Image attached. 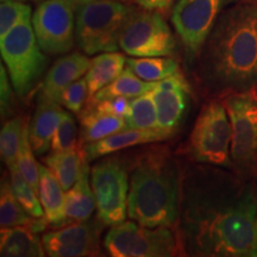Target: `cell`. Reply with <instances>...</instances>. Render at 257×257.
I'll return each instance as SVG.
<instances>
[{
  "mask_svg": "<svg viewBox=\"0 0 257 257\" xmlns=\"http://www.w3.org/2000/svg\"><path fill=\"white\" fill-rule=\"evenodd\" d=\"M2 2H8V0H2ZM19 2H21V0H19Z\"/></svg>",
  "mask_w": 257,
  "mask_h": 257,
  "instance_id": "60d3db41",
  "label": "cell"
},
{
  "mask_svg": "<svg viewBox=\"0 0 257 257\" xmlns=\"http://www.w3.org/2000/svg\"><path fill=\"white\" fill-rule=\"evenodd\" d=\"M88 162L83 163L78 181L66 191V213L68 221L73 223L88 220L96 208L94 193L89 186Z\"/></svg>",
  "mask_w": 257,
  "mask_h": 257,
  "instance_id": "44dd1931",
  "label": "cell"
},
{
  "mask_svg": "<svg viewBox=\"0 0 257 257\" xmlns=\"http://www.w3.org/2000/svg\"><path fill=\"white\" fill-rule=\"evenodd\" d=\"M87 161L83 150L73 149L53 152L43 159L44 165L51 170L64 191H68L78 181L83 163Z\"/></svg>",
  "mask_w": 257,
  "mask_h": 257,
  "instance_id": "cb8c5ba5",
  "label": "cell"
},
{
  "mask_svg": "<svg viewBox=\"0 0 257 257\" xmlns=\"http://www.w3.org/2000/svg\"><path fill=\"white\" fill-rule=\"evenodd\" d=\"M47 218H35L28 213L27 210L16 197L11 185V179L3 176L2 193H0V224L2 227L21 226L29 225L37 232H42L47 226Z\"/></svg>",
  "mask_w": 257,
  "mask_h": 257,
  "instance_id": "ffe728a7",
  "label": "cell"
},
{
  "mask_svg": "<svg viewBox=\"0 0 257 257\" xmlns=\"http://www.w3.org/2000/svg\"><path fill=\"white\" fill-rule=\"evenodd\" d=\"M157 82L144 81L133 72V69L124 68L123 72L117 79L113 80L98 93H95L88 100H102V99L114 98V96H125V98L134 99L146 93L153 91L156 87ZM87 100V101H88Z\"/></svg>",
  "mask_w": 257,
  "mask_h": 257,
  "instance_id": "d4e9b609",
  "label": "cell"
},
{
  "mask_svg": "<svg viewBox=\"0 0 257 257\" xmlns=\"http://www.w3.org/2000/svg\"><path fill=\"white\" fill-rule=\"evenodd\" d=\"M239 0H176L172 23L189 59H197L208 35L229 6Z\"/></svg>",
  "mask_w": 257,
  "mask_h": 257,
  "instance_id": "8fae6325",
  "label": "cell"
},
{
  "mask_svg": "<svg viewBox=\"0 0 257 257\" xmlns=\"http://www.w3.org/2000/svg\"><path fill=\"white\" fill-rule=\"evenodd\" d=\"M194 163L233 170L231 160V121L224 101L212 99L202 106L187 144Z\"/></svg>",
  "mask_w": 257,
  "mask_h": 257,
  "instance_id": "8992f818",
  "label": "cell"
},
{
  "mask_svg": "<svg viewBox=\"0 0 257 257\" xmlns=\"http://www.w3.org/2000/svg\"><path fill=\"white\" fill-rule=\"evenodd\" d=\"M29 225L2 227L0 255L3 257H42L47 255L43 242Z\"/></svg>",
  "mask_w": 257,
  "mask_h": 257,
  "instance_id": "ac0fdd59",
  "label": "cell"
},
{
  "mask_svg": "<svg viewBox=\"0 0 257 257\" xmlns=\"http://www.w3.org/2000/svg\"><path fill=\"white\" fill-rule=\"evenodd\" d=\"M60 105V102L38 93L36 110L29 126L32 149L38 156L46 154L51 146V140L64 112Z\"/></svg>",
  "mask_w": 257,
  "mask_h": 257,
  "instance_id": "2e32d148",
  "label": "cell"
},
{
  "mask_svg": "<svg viewBox=\"0 0 257 257\" xmlns=\"http://www.w3.org/2000/svg\"><path fill=\"white\" fill-rule=\"evenodd\" d=\"M176 226L185 255L257 257L255 181L221 167H185Z\"/></svg>",
  "mask_w": 257,
  "mask_h": 257,
  "instance_id": "6da1fadb",
  "label": "cell"
},
{
  "mask_svg": "<svg viewBox=\"0 0 257 257\" xmlns=\"http://www.w3.org/2000/svg\"><path fill=\"white\" fill-rule=\"evenodd\" d=\"M191 89L187 81L169 88L156 87L152 91L156 105L160 130L170 137L178 130L188 105Z\"/></svg>",
  "mask_w": 257,
  "mask_h": 257,
  "instance_id": "5bb4252c",
  "label": "cell"
},
{
  "mask_svg": "<svg viewBox=\"0 0 257 257\" xmlns=\"http://www.w3.org/2000/svg\"><path fill=\"white\" fill-rule=\"evenodd\" d=\"M125 64V56L117 51L95 56L85 76L88 85V99L117 79L124 70Z\"/></svg>",
  "mask_w": 257,
  "mask_h": 257,
  "instance_id": "603a6c76",
  "label": "cell"
},
{
  "mask_svg": "<svg viewBox=\"0 0 257 257\" xmlns=\"http://www.w3.org/2000/svg\"><path fill=\"white\" fill-rule=\"evenodd\" d=\"M119 47L134 57L173 56L176 42L161 12L134 8L121 29Z\"/></svg>",
  "mask_w": 257,
  "mask_h": 257,
  "instance_id": "9c48e42d",
  "label": "cell"
},
{
  "mask_svg": "<svg viewBox=\"0 0 257 257\" xmlns=\"http://www.w3.org/2000/svg\"><path fill=\"white\" fill-rule=\"evenodd\" d=\"M231 121L233 172L243 179L257 178V99L251 92L223 98Z\"/></svg>",
  "mask_w": 257,
  "mask_h": 257,
  "instance_id": "52a82bcc",
  "label": "cell"
},
{
  "mask_svg": "<svg viewBox=\"0 0 257 257\" xmlns=\"http://www.w3.org/2000/svg\"><path fill=\"white\" fill-rule=\"evenodd\" d=\"M31 18V6L19 0L2 2L0 5V37L25 19Z\"/></svg>",
  "mask_w": 257,
  "mask_h": 257,
  "instance_id": "1f68e13d",
  "label": "cell"
},
{
  "mask_svg": "<svg viewBox=\"0 0 257 257\" xmlns=\"http://www.w3.org/2000/svg\"><path fill=\"white\" fill-rule=\"evenodd\" d=\"M130 98H125V96H114V98L102 99V100H88L87 105L93 106V107L98 108V110L108 112V113L120 115L125 117L130 107Z\"/></svg>",
  "mask_w": 257,
  "mask_h": 257,
  "instance_id": "836d02e7",
  "label": "cell"
},
{
  "mask_svg": "<svg viewBox=\"0 0 257 257\" xmlns=\"http://www.w3.org/2000/svg\"><path fill=\"white\" fill-rule=\"evenodd\" d=\"M34 149H32L30 142V133H29V124L24 120L23 130H22L21 144H19L17 163L18 168L23 174L28 182L34 187L38 194V188H40V168L34 156Z\"/></svg>",
  "mask_w": 257,
  "mask_h": 257,
  "instance_id": "f546056e",
  "label": "cell"
},
{
  "mask_svg": "<svg viewBox=\"0 0 257 257\" xmlns=\"http://www.w3.org/2000/svg\"><path fill=\"white\" fill-rule=\"evenodd\" d=\"M119 2H124L125 3V2H127V0H119Z\"/></svg>",
  "mask_w": 257,
  "mask_h": 257,
  "instance_id": "ab89813d",
  "label": "cell"
},
{
  "mask_svg": "<svg viewBox=\"0 0 257 257\" xmlns=\"http://www.w3.org/2000/svg\"><path fill=\"white\" fill-rule=\"evenodd\" d=\"M134 8L119 0H87L76 10L75 36L87 55L119 49L121 29Z\"/></svg>",
  "mask_w": 257,
  "mask_h": 257,
  "instance_id": "277c9868",
  "label": "cell"
},
{
  "mask_svg": "<svg viewBox=\"0 0 257 257\" xmlns=\"http://www.w3.org/2000/svg\"><path fill=\"white\" fill-rule=\"evenodd\" d=\"M250 92H251L252 94H253V96H255V98L257 99V86L253 89H251V91H250Z\"/></svg>",
  "mask_w": 257,
  "mask_h": 257,
  "instance_id": "8d00e7d4",
  "label": "cell"
},
{
  "mask_svg": "<svg viewBox=\"0 0 257 257\" xmlns=\"http://www.w3.org/2000/svg\"><path fill=\"white\" fill-rule=\"evenodd\" d=\"M50 148L53 152H63V150H73L79 148L78 128H76L75 119L70 112H63L59 126L51 140Z\"/></svg>",
  "mask_w": 257,
  "mask_h": 257,
  "instance_id": "4dcf8cb0",
  "label": "cell"
},
{
  "mask_svg": "<svg viewBox=\"0 0 257 257\" xmlns=\"http://www.w3.org/2000/svg\"><path fill=\"white\" fill-rule=\"evenodd\" d=\"M126 66L144 81L157 82L180 72L179 62L173 56L131 57Z\"/></svg>",
  "mask_w": 257,
  "mask_h": 257,
  "instance_id": "484cf974",
  "label": "cell"
},
{
  "mask_svg": "<svg viewBox=\"0 0 257 257\" xmlns=\"http://www.w3.org/2000/svg\"><path fill=\"white\" fill-rule=\"evenodd\" d=\"M40 168V188L38 197L44 210V217L51 226H62L69 223L66 213V194L55 175L47 166Z\"/></svg>",
  "mask_w": 257,
  "mask_h": 257,
  "instance_id": "d6986e66",
  "label": "cell"
},
{
  "mask_svg": "<svg viewBox=\"0 0 257 257\" xmlns=\"http://www.w3.org/2000/svg\"><path fill=\"white\" fill-rule=\"evenodd\" d=\"M128 172V218L148 227H174L180 213L181 169L168 148L141 150Z\"/></svg>",
  "mask_w": 257,
  "mask_h": 257,
  "instance_id": "3957f363",
  "label": "cell"
},
{
  "mask_svg": "<svg viewBox=\"0 0 257 257\" xmlns=\"http://www.w3.org/2000/svg\"><path fill=\"white\" fill-rule=\"evenodd\" d=\"M92 189L98 218L114 226L125 221L128 206V173L118 157H104L91 169Z\"/></svg>",
  "mask_w": 257,
  "mask_h": 257,
  "instance_id": "30bf717a",
  "label": "cell"
},
{
  "mask_svg": "<svg viewBox=\"0 0 257 257\" xmlns=\"http://www.w3.org/2000/svg\"><path fill=\"white\" fill-rule=\"evenodd\" d=\"M0 50L14 91L19 98L25 99L40 81L48 63L35 35L31 18L21 22L0 37Z\"/></svg>",
  "mask_w": 257,
  "mask_h": 257,
  "instance_id": "5b68a950",
  "label": "cell"
},
{
  "mask_svg": "<svg viewBox=\"0 0 257 257\" xmlns=\"http://www.w3.org/2000/svg\"><path fill=\"white\" fill-rule=\"evenodd\" d=\"M79 5L75 0L40 2L32 16V28L44 53L62 55L72 50Z\"/></svg>",
  "mask_w": 257,
  "mask_h": 257,
  "instance_id": "7c38bea8",
  "label": "cell"
},
{
  "mask_svg": "<svg viewBox=\"0 0 257 257\" xmlns=\"http://www.w3.org/2000/svg\"><path fill=\"white\" fill-rule=\"evenodd\" d=\"M104 225L99 218H96L44 233L42 242L46 253L50 257L101 255L100 234Z\"/></svg>",
  "mask_w": 257,
  "mask_h": 257,
  "instance_id": "4fadbf2b",
  "label": "cell"
},
{
  "mask_svg": "<svg viewBox=\"0 0 257 257\" xmlns=\"http://www.w3.org/2000/svg\"><path fill=\"white\" fill-rule=\"evenodd\" d=\"M124 119L126 127L133 130H160L156 105L152 91L131 100Z\"/></svg>",
  "mask_w": 257,
  "mask_h": 257,
  "instance_id": "4316f807",
  "label": "cell"
},
{
  "mask_svg": "<svg viewBox=\"0 0 257 257\" xmlns=\"http://www.w3.org/2000/svg\"><path fill=\"white\" fill-rule=\"evenodd\" d=\"M21 2H27V0H21ZM30 2H43V0H30Z\"/></svg>",
  "mask_w": 257,
  "mask_h": 257,
  "instance_id": "74e56055",
  "label": "cell"
},
{
  "mask_svg": "<svg viewBox=\"0 0 257 257\" xmlns=\"http://www.w3.org/2000/svg\"><path fill=\"white\" fill-rule=\"evenodd\" d=\"M170 138L169 135L160 130H133V128H125L119 133L111 135L102 140L95 142L86 143L83 147L86 159L93 161L95 159L111 155L115 152H119L125 148H130L141 144H149L161 142Z\"/></svg>",
  "mask_w": 257,
  "mask_h": 257,
  "instance_id": "e0dca14e",
  "label": "cell"
},
{
  "mask_svg": "<svg viewBox=\"0 0 257 257\" xmlns=\"http://www.w3.org/2000/svg\"><path fill=\"white\" fill-rule=\"evenodd\" d=\"M199 80L225 98L257 86V0H239L219 16L199 55Z\"/></svg>",
  "mask_w": 257,
  "mask_h": 257,
  "instance_id": "7a4b0ae2",
  "label": "cell"
},
{
  "mask_svg": "<svg viewBox=\"0 0 257 257\" xmlns=\"http://www.w3.org/2000/svg\"><path fill=\"white\" fill-rule=\"evenodd\" d=\"M135 3H136L141 9L166 14V12L169 11L170 8H172L174 0H135Z\"/></svg>",
  "mask_w": 257,
  "mask_h": 257,
  "instance_id": "d590c367",
  "label": "cell"
},
{
  "mask_svg": "<svg viewBox=\"0 0 257 257\" xmlns=\"http://www.w3.org/2000/svg\"><path fill=\"white\" fill-rule=\"evenodd\" d=\"M75 2H78L79 4H81V3H83V2H87V0H75Z\"/></svg>",
  "mask_w": 257,
  "mask_h": 257,
  "instance_id": "f35d334b",
  "label": "cell"
},
{
  "mask_svg": "<svg viewBox=\"0 0 257 257\" xmlns=\"http://www.w3.org/2000/svg\"><path fill=\"white\" fill-rule=\"evenodd\" d=\"M86 99H88V85L86 78H83L70 83L68 87L64 89L61 94L60 104L73 113L80 114Z\"/></svg>",
  "mask_w": 257,
  "mask_h": 257,
  "instance_id": "d6a6232c",
  "label": "cell"
},
{
  "mask_svg": "<svg viewBox=\"0 0 257 257\" xmlns=\"http://www.w3.org/2000/svg\"><path fill=\"white\" fill-rule=\"evenodd\" d=\"M24 120L21 117H15L5 121L0 134V153L2 159L9 170L18 166L17 156L19 144H21L22 130Z\"/></svg>",
  "mask_w": 257,
  "mask_h": 257,
  "instance_id": "83f0119b",
  "label": "cell"
},
{
  "mask_svg": "<svg viewBox=\"0 0 257 257\" xmlns=\"http://www.w3.org/2000/svg\"><path fill=\"white\" fill-rule=\"evenodd\" d=\"M79 115L82 141L85 143L95 142L127 128L123 117L98 110L89 105H86L85 110Z\"/></svg>",
  "mask_w": 257,
  "mask_h": 257,
  "instance_id": "7402d4cb",
  "label": "cell"
},
{
  "mask_svg": "<svg viewBox=\"0 0 257 257\" xmlns=\"http://www.w3.org/2000/svg\"><path fill=\"white\" fill-rule=\"evenodd\" d=\"M104 245L113 257H172L182 252L172 227H148L134 221L112 226Z\"/></svg>",
  "mask_w": 257,
  "mask_h": 257,
  "instance_id": "ba28073f",
  "label": "cell"
},
{
  "mask_svg": "<svg viewBox=\"0 0 257 257\" xmlns=\"http://www.w3.org/2000/svg\"><path fill=\"white\" fill-rule=\"evenodd\" d=\"M92 60L74 53L61 57L53 64L42 83L40 93L51 100L60 102L62 92L70 83L81 79L88 72Z\"/></svg>",
  "mask_w": 257,
  "mask_h": 257,
  "instance_id": "9a60e30c",
  "label": "cell"
},
{
  "mask_svg": "<svg viewBox=\"0 0 257 257\" xmlns=\"http://www.w3.org/2000/svg\"><path fill=\"white\" fill-rule=\"evenodd\" d=\"M8 69H5L4 64L0 66V105H2V118L8 117L11 114V107L14 104V91L9 82Z\"/></svg>",
  "mask_w": 257,
  "mask_h": 257,
  "instance_id": "e575fe53",
  "label": "cell"
},
{
  "mask_svg": "<svg viewBox=\"0 0 257 257\" xmlns=\"http://www.w3.org/2000/svg\"><path fill=\"white\" fill-rule=\"evenodd\" d=\"M10 179H11V185L16 197L22 204V206L27 210L28 213L35 218L43 217L44 210L40 198H38L37 192L29 184L28 180L24 178L18 166L10 169Z\"/></svg>",
  "mask_w": 257,
  "mask_h": 257,
  "instance_id": "f1b7e54d",
  "label": "cell"
}]
</instances>
